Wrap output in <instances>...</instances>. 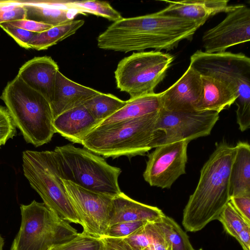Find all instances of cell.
Instances as JSON below:
<instances>
[{
    "instance_id": "cell-1",
    "label": "cell",
    "mask_w": 250,
    "mask_h": 250,
    "mask_svg": "<svg viewBox=\"0 0 250 250\" xmlns=\"http://www.w3.org/2000/svg\"><path fill=\"white\" fill-rule=\"evenodd\" d=\"M206 21L164 15L159 11L145 15L122 18L110 25L97 38L102 49L127 53L170 51L184 40H192Z\"/></svg>"
},
{
    "instance_id": "cell-2",
    "label": "cell",
    "mask_w": 250,
    "mask_h": 250,
    "mask_svg": "<svg viewBox=\"0 0 250 250\" xmlns=\"http://www.w3.org/2000/svg\"><path fill=\"white\" fill-rule=\"evenodd\" d=\"M236 152L235 146L221 142L203 166L183 211L182 225L187 231H199L217 219L229 202V175Z\"/></svg>"
},
{
    "instance_id": "cell-3",
    "label": "cell",
    "mask_w": 250,
    "mask_h": 250,
    "mask_svg": "<svg viewBox=\"0 0 250 250\" xmlns=\"http://www.w3.org/2000/svg\"><path fill=\"white\" fill-rule=\"evenodd\" d=\"M159 113L98 126L85 137L82 145L105 158L144 155L154 148L158 137L156 125Z\"/></svg>"
},
{
    "instance_id": "cell-4",
    "label": "cell",
    "mask_w": 250,
    "mask_h": 250,
    "mask_svg": "<svg viewBox=\"0 0 250 250\" xmlns=\"http://www.w3.org/2000/svg\"><path fill=\"white\" fill-rule=\"evenodd\" d=\"M0 98L27 143L38 147L51 141L56 133L54 117L50 103L42 94L16 76Z\"/></svg>"
},
{
    "instance_id": "cell-5",
    "label": "cell",
    "mask_w": 250,
    "mask_h": 250,
    "mask_svg": "<svg viewBox=\"0 0 250 250\" xmlns=\"http://www.w3.org/2000/svg\"><path fill=\"white\" fill-rule=\"evenodd\" d=\"M23 174L31 187L53 213L68 222H82L67 195L62 173L54 150L22 153Z\"/></svg>"
},
{
    "instance_id": "cell-6",
    "label": "cell",
    "mask_w": 250,
    "mask_h": 250,
    "mask_svg": "<svg viewBox=\"0 0 250 250\" xmlns=\"http://www.w3.org/2000/svg\"><path fill=\"white\" fill-rule=\"evenodd\" d=\"M189 66L201 75L219 79L237 93L235 103L237 123L242 132L250 127V59L242 53H207L197 50L190 57Z\"/></svg>"
},
{
    "instance_id": "cell-7",
    "label": "cell",
    "mask_w": 250,
    "mask_h": 250,
    "mask_svg": "<svg viewBox=\"0 0 250 250\" xmlns=\"http://www.w3.org/2000/svg\"><path fill=\"white\" fill-rule=\"evenodd\" d=\"M54 150L63 179L113 197L122 192L118 183L121 169L109 165L100 155L71 144L57 146Z\"/></svg>"
},
{
    "instance_id": "cell-8",
    "label": "cell",
    "mask_w": 250,
    "mask_h": 250,
    "mask_svg": "<svg viewBox=\"0 0 250 250\" xmlns=\"http://www.w3.org/2000/svg\"><path fill=\"white\" fill-rule=\"evenodd\" d=\"M20 229L10 250H49L77 236V230L35 200L20 207Z\"/></svg>"
},
{
    "instance_id": "cell-9",
    "label": "cell",
    "mask_w": 250,
    "mask_h": 250,
    "mask_svg": "<svg viewBox=\"0 0 250 250\" xmlns=\"http://www.w3.org/2000/svg\"><path fill=\"white\" fill-rule=\"evenodd\" d=\"M174 58L152 50L134 52L122 59L114 71L117 88L130 98L154 93L163 81Z\"/></svg>"
},
{
    "instance_id": "cell-10",
    "label": "cell",
    "mask_w": 250,
    "mask_h": 250,
    "mask_svg": "<svg viewBox=\"0 0 250 250\" xmlns=\"http://www.w3.org/2000/svg\"><path fill=\"white\" fill-rule=\"evenodd\" d=\"M219 114L212 111L171 112L162 108L156 125L158 137L154 147L182 140L189 142L209 135L219 119Z\"/></svg>"
},
{
    "instance_id": "cell-11",
    "label": "cell",
    "mask_w": 250,
    "mask_h": 250,
    "mask_svg": "<svg viewBox=\"0 0 250 250\" xmlns=\"http://www.w3.org/2000/svg\"><path fill=\"white\" fill-rule=\"evenodd\" d=\"M62 181L82 221L83 232L98 238L104 236L113 197L85 189L68 180Z\"/></svg>"
},
{
    "instance_id": "cell-12",
    "label": "cell",
    "mask_w": 250,
    "mask_h": 250,
    "mask_svg": "<svg viewBox=\"0 0 250 250\" xmlns=\"http://www.w3.org/2000/svg\"><path fill=\"white\" fill-rule=\"evenodd\" d=\"M189 142L182 140L158 146L148 155L145 180L150 186L170 188L176 180L186 173Z\"/></svg>"
},
{
    "instance_id": "cell-13",
    "label": "cell",
    "mask_w": 250,
    "mask_h": 250,
    "mask_svg": "<svg viewBox=\"0 0 250 250\" xmlns=\"http://www.w3.org/2000/svg\"><path fill=\"white\" fill-rule=\"evenodd\" d=\"M250 40V9L246 5L239 4L221 22L204 33L203 51L209 54L224 52Z\"/></svg>"
},
{
    "instance_id": "cell-14",
    "label": "cell",
    "mask_w": 250,
    "mask_h": 250,
    "mask_svg": "<svg viewBox=\"0 0 250 250\" xmlns=\"http://www.w3.org/2000/svg\"><path fill=\"white\" fill-rule=\"evenodd\" d=\"M203 93L201 76L189 66L173 84L161 92L162 109L177 113L197 112Z\"/></svg>"
},
{
    "instance_id": "cell-15",
    "label": "cell",
    "mask_w": 250,
    "mask_h": 250,
    "mask_svg": "<svg viewBox=\"0 0 250 250\" xmlns=\"http://www.w3.org/2000/svg\"><path fill=\"white\" fill-rule=\"evenodd\" d=\"M59 70L57 63L51 57H36L23 64L17 76L29 87L42 94L50 103Z\"/></svg>"
},
{
    "instance_id": "cell-16",
    "label": "cell",
    "mask_w": 250,
    "mask_h": 250,
    "mask_svg": "<svg viewBox=\"0 0 250 250\" xmlns=\"http://www.w3.org/2000/svg\"><path fill=\"white\" fill-rule=\"evenodd\" d=\"M100 124L82 104L59 115L54 119L53 125L56 133L82 145L85 137Z\"/></svg>"
},
{
    "instance_id": "cell-17",
    "label": "cell",
    "mask_w": 250,
    "mask_h": 250,
    "mask_svg": "<svg viewBox=\"0 0 250 250\" xmlns=\"http://www.w3.org/2000/svg\"><path fill=\"white\" fill-rule=\"evenodd\" d=\"M168 6L159 12L164 15L196 21H206L211 16L227 13L236 8L237 5H229L228 0H163Z\"/></svg>"
},
{
    "instance_id": "cell-18",
    "label": "cell",
    "mask_w": 250,
    "mask_h": 250,
    "mask_svg": "<svg viewBox=\"0 0 250 250\" xmlns=\"http://www.w3.org/2000/svg\"><path fill=\"white\" fill-rule=\"evenodd\" d=\"M100 93L97 90L70 80L59 70L50 103L54 119L61 113L82 104Z\"/></svg>"
},
{
    "instance_id": "cell-19",
    "label": "cell",
    "mask_w": 250,
    "mask_h": 250,
    "mask_svg": "<svg viewBox=\"0 0 250 250\" xmlns=\"http://www.w3.org/2000/svg\"><path fill=\"white\" fill-rule=\"evenodd\" d=\"M164 215L157 207L139 202L121 192L112 199L108 227L125 222H155Z\"/></svg>"
},
{
    "instance_id": "cell-20",
    "label": "cell",
    "mask_w": 250,
    "mask_h": 250,
    "mask_svg": "<svg viewBox=\"0 0 250 250\" xmlns=\"http://www.w3.org/2000/svg\"><path fill=\"white\" fill-rule=\"evenodd\" d=\"M201 76L203 93L196 108L197 112L212 111L219 113L235 103L237 93L229 85L212 77Z\"/></svg>"
},
{
    "instance_id": "cell-21",
    "label": "cell",
    "mask_w": 250,
    "mask_h": 250,
    "mask_svg": "<svg viewBox=\"0 0 250 250\" xmlns=\"http://www.w3.org/2000/svg\"><path fill=\"white\" fill-rule=\"evenodd\" d=\"M19 1L26 9V19L53 26L72 21L81 14L76 10L60 5L57 0Z\"/></svg>"
},
{
    "instance_id": "cell-22",
    "label": "cell",
    "mask_w": 250,
    "mask_h": 250,
    "mask_svg": "<svg viewBox=\"0 0 250 250\" xmlns=\"http://www.w3.org/2000/svg\"><path fill=\"white\" fill-rule=\"evenodd\" d=\"M162 108L160 93L155 92L130 98L120 109L98 126L140 118L158 113Z\"/></svg>"
},
{
    "instance_id": "cell-23",
    "label": "cell",
    "mask_w": 250,
    "mask_h": 250,
    "mask_svg": "<svg viewBox=\"0 0 250 250\" xmlns=\"http://www.w3.org/2000/svg\"><path fill=\"white\" fill-rule=\"evenodd\" d=\"M235 146L236 152L229 179L230 198L250 195V146L239 141Z\"/></svg>"
},
{
    "instance_id": "cell-24",
    "label": "cell",
    "mask_w": 250,
    "mask_h": 250,
    "mask_svg": "<svg viewBox=\"0 0 250 250\" xmlns=\"http://www.w3.org/2000/svg\"><path fill=\"white\" fill-rule=\"evenodd\" d=\"M84 23L83 20H74L36 33L29 42V46L30 48L37 50L47 49L74 34Z\"/></svg>"
},
{
    "instance_id": "cell-25",
    "label": "cell",
    "mask_w": 250,
    "mask_h": 250,
    "mask_svg": "<svg viewBox=\"0 0 250 250\" xmlns=\"http://www.w3.org/2000/svg\"><path fill=\"white\" fill-rule=\"evenodd\" d=\"M125 104L126 101H123L113 94L100 92L86 100L83 104L101 123L122 108Z\"/></svg>"
},
{
    "instance_id": "cell-26",
    "label": "cell",
    "mask_w": 250,
    "mask_h": 250,
    "mask_svg": "<svg viewBox=\"0 0 250 250\" xmlns=\"http://www.w3.org/2000/svg\"><path fill=\"white\" fill-rule=\"evenodd\" d=\"M67 8L78 11L81 14H91L116 21L123 18L121 14L107 1L99 0H57Z\"/></svg>"
},
{
    "instance_id": "cell-27",
    "label": "cell",
    "mask_w": 250,
    "mask_h": 250,
    "mask_svg": "<svg viewBox=\"0 0 250 250\" xmlns=\"http://www.w3.org/2000/svg\"><path fill=\"white\" fill-rule=\"evenodd\" d=\"M163 232L171 250H194L188 236L171 217L165 214L155 221Z\"/></svg>"
},
{
    "instance_id": "cell-28",
    "label": "cell",
    "mask_w": 250,
    "mask_h": 250,
    "mask_svg": "<svg viewBox=\"0 0 250 250\" xmlns=\"http://www.w3.org/2000/svg\"><path fill=\"white\" fill-rule=\"evenodd\" d=\"M217 220L221 223L226 233L234 238L245 227L250 226L238 213L229 201L219 214Z\"/></svg>"
},
{
    "instance_id": "cell-29",
    "label": "cell",
    "mask_w": 250,
    "mask_h": 250,
    "mask_svg": "<svg viewBox=\"0 0 250 250\" xmlns=\"http://www.w3.org/2000/svg\"><path fill=\"white\" fill-rule=\"evenodd\" d=\"M103 242L82 232L72 239L57 245L49 250H101Z\"/></svg>"
},
{
    "instance_id": "cell-30",
    "label": "cell",
    "mask_w": 250,
    "mask_h": 250,
    "mask_svg": "<svg viewBox=\"0 0 250 250\" xmlns=\"http://www.w3.org/2000/svg\"><path fill=\"white\" fill-rule=\"evenodd\" d=\"M147 222L146 221H135L116 223L108 227L103 237L124 238L132 234Z\"/></svg>"
},
{
    "instance_id": "cell-31",
    "label": "cell",
    "mask_w": 250,
    "mask_h": 250,
    "mask_svg": "<svg viewBox=\"0 0 250 250\" xmlns=\"http://www.w3.org/2000/svg\"><path fill=\"white\" fill-rule=\"evenodd\" d=\"M147 225V243L144 250H171L170 245L155 222H148Z\"/></svg>"
},
{
    "instance_id": "cell-32",
    "label": "cell",
    "mask_w": 250,
    "mask_h": 250,
    "mask_svg": "<svg viewBox=\"0 0 250 250\" xmlns=\"http://www.w3.org/2000/svg\"><path fill=\"white\" fill-rule=\"evenodd\" d=\"M16 134V125L7 108L0 106V144L4 145Z\"/></svg>"
},
{
    "instance_id": "cell-33",
    "label": "cell",
    "mask_w": 250,
    "mask_h": 250,
    "mask_svg": "<svg viewBox=\"0 0 250 250\" xmlns=\"http://www.w3.org/2000/svg\"><path fill=\"white\" fill-rule=\"evenodd\" d=\"M0 27L19 45L27 49H30L29 42L37 33L11 25L6 22L0 24Z\"/></svg>"
},
{
    "instance_id": "cell-34",
    "label": "cell",
    "mask_w": 250,
    "mask_h": 250,
    "mask_svg": "<svg viewBox=\"0 0 250 250\" xmlns=\"http://www.w3.org/2000/svg\"><path fill=\"white\" fill-rule=\"evenodd\" d=\"M229 202L247 223L250 225V195L231 197Z\"/></svg>"
},
{
    "instance_id": "cell-35",
    "label": "cell",
    "mask_w": 250,
    "mask_h": 250,
    "mask_svg": "<svg viewBox=\"0 0 250 250\" xmlns=\"http://www.w3.org/2000/svg\"><path fill=\"white\" fill-rule=\"evenodd\" d=\"M8 24L34 33H41L53 26L28 19H22L6 22Z\"/></svg>"
},
{
    "instance_id": "cell-36",
    "label": "cell",
    "mask_w": 250,
    "mask_h": 250,
    "mask_svg": "<svg viewBox=\"0 0 250 250\" xmlns=\"http://www.w3.org/2000/svg\"><path fill=\"white\" fill-rule=\"evenodd\" d=\"M101 239L103 242L101 250H133L123 238L103 237Z\"/></svg>"
},
{
    "instance_id": "cell-37",
    "label": "cell",
    "mask_w": 250,
    "mask_h": 250,
    "mask_svg": "<svg viewBox=\"0 0 250 250\" xmlns=\"http://www.w3.org/2000/svg\"><path fill=\"white\" fill-rule=\"evenodd\" d=\"M26 18V11L23 5L21 3L18 8L14 10L4 11H0V24L25 19Z\"/></svg>"
},
{
    "instance_id": "cell-38",
    "label": "cell",
    "mask_w": 250,
    "mask_h": 250,
    "mask_svg": "<svg viewBox=\"0 0 250 250\" xmlns=\"http://www.w3.org/2000/svg\"><path fill=\"white\" fill-rule=\"evenodd\" d=\"M243 250H250V226L245 227L235 237Z\"/></svg>"
},
{
    "instance_id": "cell-39",
    "label": "cell",
    "mask_w": 250,
    "mask_h": 250,
    "mask_svg": "<svg viewBox=\"0 0 250 250\" xmlns=\"http://www.w3.org/2000/svg\"><path fill=\"white\" fill-rule=\"evenodd\" d=\"M4 240L3 238L0 235V250H3V247L4 246Z\"/></svg>"
},
{
    "instance_id": "cell-40",
    "label": "cell",
    "mask_w": 250,
    "mask_h": 250,
    "mask_svg": "<svg viewBox=\"0 0 250 250\" xmlns=\"http://www.w3.org/2000/svg\"><path fill=\"white\" fill-rule=\"evenodd\" d=\"M197 250H203V249L202 248H200V249Z\"/></svg>"
},
{
    "instance_id": "cell-41",
    "label": "cell",
    "mask_w": 250,
    "mask_h": 250,
    "mask_svg": "<svg viewBox=\"0 0 250 250\" xmlns=\"http://www.w3.org/2000/svg\"><path fill=\"white\" fill-rule=\"evenodd\" d=\"M1 146V145L0 144V146Z\"/></svg>"
}]
</instances>
